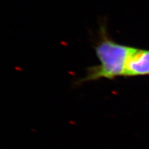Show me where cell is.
I'll use <instances>...</instances> for the list:
<instances>
[{"instance_id":"1","label":"cell","mask_w":149,"mask_h":149,"mask_svg":"<svg viewBox=\"0 0 149 149\" xmlns=\"http://www.w3.org/2000/svg\"><path fill=\"white\" fill-rule=\"evenodd\" d=\"M95 50L100 64L88 68L86 76L79 80L78 84L102 78L114 80L124 76L127 62L134 47L116 42L103 33Z\"/></svg>"},{"instance_id":"2","label":"cell","mask_w":149,"mask_h":149,"mask_svg":"<svg viewBox=\"0 0 149 149\" xmlns=\"http://www.w3.org/2000/svg\"><path fill=\"white\" fill-rule=\"evenodd\" d=\"M149 74V50L134 48L125 68L124 77Z\"/></svg>"}]
</instances>
